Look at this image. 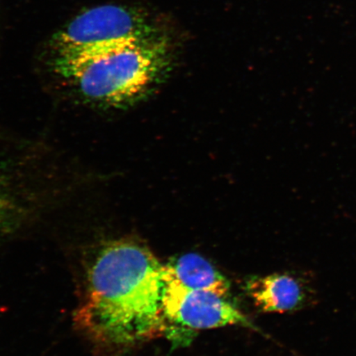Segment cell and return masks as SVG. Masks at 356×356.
Wrapping results in <instances>:
<instances>
[{"label": "cell", "mask_w": 356, "mask_h": 356, "mask_svg": "<svg viewBox=\"0 0 356 356\" xmlns=\"http://www.w3.org/2000/svg\"><path fill=\"white\" fill-rule=\"evenodd\" d=\"M164 265L143 244L106 245L89 270L79 323L93 339L131 346L165 333Z\"/></svg>", "instance_id": "1"}, {"label": "cell", "mask_w": 356, "mask_h": 356, "mask_svg": "<svg viewBox=\"0 0 356 356\" xmlns=\"http://www.w3.org/2000/svg\"><path fill=\"white\" fill-rule=\"evenodd\" d=\"M165 41L139 40L99 50L58 56L55 68L89 100L122 106L139 99L168 65Z\"/></svg>", "instance_id": "2"}, {"label": "cell", "mask_w": 356, "mask_h": 356, "mask_svg": "<svg viewBox=\"0 0 356 356\" xmlns=\"http://www.w3.org/2000/svg\"><path fill=\"white\" fill-rule=\"evenodd\" d=\"M159 37L157 30L140 13L108 4L75 17L54 35L53 46L56 56H68Z\"/></svg>", "instance_id": "3"}, {"label": "cell", "mask_w": 356, "mask_h": 356, "mask_svg": "<svg viewBox=\"0 0 356 356\" xmlns=\"http://www.w3.org/2000/svg\"><path fill=\"white\" fill-rule=\"evenodd\" d=\"M164 282L163 312L165 334L173 343H186L195 331L233 325L252 327L228 297L194 291L175 282Z\"/></svg>", "instance_id": "4"}, {"label": "cell", "mask_w": 356, "mask_h": 356, "mask_svg": "<svg viewBox=\"0 0 356 356\" xmlns=\"http://www.w3.org/2000/svg\"><path fill=\"white\" fill-rule=\"evenodd\" d=\"M246 291L257 309L284 314L300 310L315 299L308 280L292 273H275L248 280Z\"/></svg>", "instance_id": "5"}, {"label": "cell", "mask_w": 356, "mask_h": 356, "mask_svg": "<svg viewBox=\"0 0 356 356\" xmlns=\"http://www.w3.org/2000/svg\"><path fill=\"white\" fill-rule=\"evenodd\" d=\"M164 280L225 297L230 291V283L225 275L210 261L197 253H188L169 261L164 265Z\"/></svg>", "instance_id": "6"}, {"label": "cell", "mask_w": 356, "mask_h": 356, "mask_svg": "<svg viewBox=\"0 0 356 356\" xmlns=\"http://www.w3.org/2000/svg\"><path fill=\"white\" fill-rule=\"evenodd\" d=\"M10 191L6 177L0 170V231L10 225L15 211V204Z\"/></svg>", "instance_id": "7"}]
</instances>
